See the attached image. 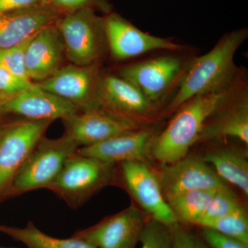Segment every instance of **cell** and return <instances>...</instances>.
<instances>
[{
	"mask_svg": "<svg viewBox=\"0 0 248 248\" xmlns=\"http://www.w3.org/2000/svg\"><path fill=\"white\" fill-rule=\"evenodd\" d=\"M248 37L247 28L228 32L208 53L194 58L183 71L166 115L174 113L196 96L228 87L239 72L234 63L235 54Z\"/></svg>",
	"mask_w": 248,
	"mask_h": 248,
	"instance_id": "cell-1",
	"label": "cell"
},
{
	"mask_svg": "<svg viewBox=\"0 0 248 248\" xmlns=\"http://www.w3.org/2000/svg\"><path fill=\"white\" fill-rule=\"evenodd\" d=\"M229 86L196 96L181 106L162 133L155 136L152 157L161 164H170L187 156L191 147L197 143L205 121Z\"/></svg>",
	"mask_w": 248,
	"mask_h": 248,
	"instance_id": "cell-2",
	"label": "cell"
},
{
	"mask_svg": "<svg viewBox=\"0 0 248 248\" xmlns=\"http://www.w3.org/2000/svg\"><path fill=\"white\" fill-rule=\"evenodd\" d=\"M117 164L73 153L47 187L73 210L81 208L108 186L115 184Z\"/></svg>",
	"mask_w": 248,
	"mask_h": 248,
	"instance_id": "cell-3",
	"label": "cell"
},
{
	"mask_svg": "<svg viewBox=\"0 0 248 248\" xmlns=\"http://www.w3.org/2000/svg\"><path fill=\"white\" fill-rule=\"evenodd\" d=\"M79 148L65 134L57 139L43 137L16 174L5 200L46 189L58 176L67 158Z\"/></svg>",
	"mask_w": 248,
	"mask_h": 248,
	"instance_id": "cell-4",
	"label": "cell"
},
{
	"mask_svg": "<svg viewBox=\"0 0 248 248\" xmlns=\"http://www.w3.org/2000/svg\"><path fill=\"white\" fill-rule=\"evenodd\" d=\"M64 44L65 56L73 64L95 65L108 47L104 18L91 7L67 14L55 22Z\"/></svg>",
	"mask_w": 248,
	"mask_h": 248,
	"instance_id": "cell-5",
	"label": "cell"
},
{
	"mask_svg": "<svg viewBox=\"0 0 248 248\" xmlns=\"http://www.w3.org/2000/svg\"><path fill=\"white\" fill-rule=\"evenodd\" d=\"M19 118L0 124V202L36 145L53 123Z\"/></svg>",
	"mask_w": 248,
	"mask_h": 248,
	"instance_id": "cell-6",
	"label": "cell"
},
{
	"mask_svg": "<svg viewBox=\"0 0 248 248\" xmlns=\"http://www.w3.org/2000/svg\"><path fill=\"white\" fill-rule=\"evenodd\" d=\"M232 138L248 144V89L240 71L205 121L197 143Z\"/></svg>",
	"mask_w": 248,
	"mask_h": 248,
	"instance_id": "cell-7",
	"label": "cell"
},
{
	"mask_svg": "<svg viewBox=\"0 0 248 248\" xmlns=\"http://www.w3.org/2000/svg\"><path fill=\"white\" fill-rule=\"evenodd\" d=\"M126 189L152 219L167 226L178 223L165 200L156 172L143 161H125L117 164L115 184Z\"/></svg>",
	"mask_w": 248,
	"mask_h": 248,
	"instance_id": "cell-8",
	"label": "cell"
},
{
	"mask_svg": "<svg viewBox=\"0 0 248 248\" xmlns=\"http://www.w3.org/2000/svg\"><path fill=\"white\" fill-rule=\"evenodd\" d=\"M97 102L99 107L144 126L157 115V105L120 76H101Z\"/></svg>",
	"mask_w": 248,
	"mask_h": 248,
	"instance_id": "cell-9",
	"label": "cell"
},
{
	"mask_svg": "<svg viewBox=\"0 0 248 248\" xmlns=\"http://www.w3.org/2000/svg\"><path fill=\"white\" fill-rule=\"evenodd\" d=\"M146 223L143 213L131 205L71 236L97 248H136Z\"/></svg>",
	"mask_w": 248,
	"mask_h": 248,
	"instance_id": "cell-10",
	"label": "cell"
},
{
	"mask_svg": "<svg viewBox=\"0 0 248 248\" xmlns=\"http://www.w3.org/2000/svg\"><path fill=\"white\" fill-rule=\"evenodd\" d=\"M62 120L65 135L79 148L92 146L121 134L145 127L101 107L81 111Z\"/></svg>",
	"mask_w": 248,
	"mask_h": 248,
	"instance_id": "cell-11",
	"label": "cell"
},
{
	"mask_svg": "<svg viewBox=\"0 0 248 248\" xmlns=\"http://www.w3.org/2000/svg\"><path fill=\"white\" fill-rule=\"evenodd\" d=\"M101 75L96 65L62 66L53 76L35 83L45 90L75 104L80 112L99 107L98 88Z\"/></svg>",
	"mask_w": 248,
	"mask_h": 248,
	"instance_id": "cell-12",
	"label": "cell"
},
{
	"mask_svg": "<svg viewBox=\"0 0 248 248\" xmlns=\"http://www.w3.org/2000/svg\"><path fill=\"white\" fill-rule=\"evenodd\" d=\"M164 197L186 191H232L202 156H186L170 164H161L156 172Z\"/></svg>",
	"mask_w": 248,
	"mask_h": 248,
	"instance_id": "cell-13",
	"label": "cell"
},
{
	"mask_svg": "<svg viewBox=\"0 0 248 248\" xmlns=\"http://www.w3.org/2000/svg\"><path fill=\"white\" fill-rule=\"evenodd\" d=\"M108 47L117 60H126L153 50L177 51L182 46L170 39L150 35L140 30L119 15L104 17Z\"/></svg>",
	"mask_w": 248,
	"mask_h": 248,
	"instance_id": "cell-14",
	"label": "cell"
},
{
	"mask_svg": "<svg viewBox=\"0 0 248 248\" xmlns=\"http://www.w3.org/2000/svg\"><path fill=\"white\" fill-rule=\"evenodd\" d=\"M182 59L164 56L124 66L119 75L136 86L151 102L157 105L182 76Z\"/></svg>",
	"mask_w": 248,
	"mask_h": 248,
	"instance_id": "cell-15",
	"label": "cell"
},
{
	"mask_svg": "<svg viewBox=\"0 0 248 248\" xmlns=\"http://www.w3.org/2000/svg\"><path fill=\"white\" fill-rule=\"evenodd\" d=\"M79 112V108L75 104L41 89L35 83L29 89L0 103V117L17 115L26 120L54 122Z\"/></svg>",
	"mask_w": 248,
	"mask_h": 248,
	"instance_id": "cell-16",
	"label": "cell"
},
{
	"mask_svg": "<svg viewBox=\"0 0 248 248\" xmlns=\"http://www.w3.org/2000/svg\"><path fill=\"white\" fill-rule=\"evenodd\" d=\"M156 134L154 128L145 126L92 146L81 147L77 153L112 164L131 161L148 163Z\"/></svg>",
	"mask_w": 248,
	"mask_h": 248,
	"instance_id": "cell-17",
	"label": "cell"
},
{
	"mask_svg": "<svg viewBox=\"0 0 248 248\" xmlns=\"http://www.w3.org/2000/svg\"><path fill=\"white\" fill-rule=\"evenodd\" d=\"M55 22L37 32L28 46L25 67L31 81L48 79L62 67L64 44Z\"/></svg>",
	"mask_w": 248,
	"mask_h": 248,
	"instance_id": "cell-18",
	"label": "cell"
},
{
	"mask_svg": "<svg viewBox=\"0 0 248 248\" xmlns=\"http://www.w3.org/2000/svg\"><path fill=\"white\" fill-rule=\"evenodd\" d=\"M60 16V13L48 4L0 14V52L22 43Z\"/></svg>",
	"mask_w": 248,
	"mask_h": 248,
	"instance_id": "cell-19",
	"label": "cell"
},
{
	"mask_svg": "<svg viewBox=\"0 0 248 248\" xmlns=\"http://www.w3.org/2000/svg\"><path fill=\"white\" fill-rule=\"evenodd\" d=\"M246 153L234 147H212L202 156L222 180L248 195V161Z\"/></svg>",
	"mask_w": 248,
	"mask_h": 248,
	"instance_id": "cell-20",
	"label": "cell"
},
{
	"mask_svg": "<svg viewBox=\"0 0 248 248\" xmlns=\"http://www.w3.org/2000/svg\"><path fill=\"white\" fill-rule=\"evenodd\" d=\"M218 190L186 191L166 196L165 200L178 223L186 226L197 225L206 212L215 192Z\"/></svg>",
	"mask_w": 248,
	"mask_h": 248,
	"instance_id": "cell-21",
	"label": "cell"
},
{
	"mask_svg": "<svg viewBox=\"0 0 248 248\" xmlns=\"http://www.w3.org/2000/svg\"><path fill=\"white\" fill-rule=\"evenodd\" d=\"M0 233L25 245L27 248H97L76 238L58 239L45 234L33 222L28 221L24 228L0 225Z\"/></svg>",
	"mask_w": 248,
	"mask_h": 248,
	"instance_id": "cell-22",
	"label": "cell"
},
{
	"mask_svg": "<svg viewBox=\"0 0 248 248\" xmlns=\"http://www.w3.org/2000/svg\"><path fill=\"white\" fill-rule=\"evenodd\" d=\"M198 226L213 230L248 244V219L246 211L203 221Z\"/></svg>",
	"mask_w": 248,
	"mask_h": 248,
	"instance_id": "cell-23",
	"label": "cell"
},
{
	"mask_svg": "<svg viewBox=\"0 0 248 248\" xmlns=\"http://www.w3.org/2000/svg\"><path fill=\"white\" fill-rule=\"evenodd\" d=\"M246 211L243 205L236 199L233 190H218L215 192L203 217L196 226L202 222L215 219L232 214Z\"/></svg>",
	"mask_w": 248,
	"mask_h": 248,
	"instance_id": "cell-24",
	"label": "cell"
},
{
	"mask_svg": "<svg viewBox=\"0 0 248 248\" xmlns=\"http://www.w3.org/2000/svg\"><path fill=\"white\" fill-rule=\"evenodd\" d=\"M140 242L142 248H172L169 227L152 218L146 221Z\"/></svg>",
	"mask_w": 248,
	"mask_h": 248,
	"instance_id": "cell-25",
	"label": "cell"
},
{
	"mask_svg": "<svg viewBox=\"0 0 248 248\" xmlns=\"http://www.w3.org/2000/svg\"><path fill=\"white\" fill-rule=\"evenodd\" d=\"M33 36L13 48L0 52V66L19 78L30 80L26 71L25 56L28 46Z\"/></svg>",
	"mask_w": 248,
	"mask_h": 248,
	"instance_id": "cell-26",
	"label": "cell"
},
{
	"mask_svg": "<svg viewBox=\"0 0 248 248\" xmlns=\"http://www.w3.org/2000/svg\"><path fill=\"white\" fill-rule=\"evenodd\" d=\"M169 228L172 248H210L201 235L196 234L186 225L176 223Z\"/></svg>",
	"mask_w": 248,
	"mask_h": 248,
	"instance_id": "cell-27",
	"label": "cell"
},
{
	"mask_svg": "<svg viewBox=\"0 0 248 248\" xmlns=\"http://www.w3.org/2000/svg\"><path fill=\"white\" fill-rule=\"evenodd\" d=\"M34 83L23 79L0 66V103L31 88Z\"/></svg>",
	"mask_w": 248,
	"mask_h": 248,
	"instance_id": "cell-28",
	"label": "cell"
},
{
	"mask_svg": "<svg viewBox=\"0 0 248 248\" xmlns=\"http://www.w3.org/2000/svg\"><path fill=\"white\" fill-rule=\"evenodd\" d=\"M200 235L210 248H248V244L206 228H201Z\"/></svg>",
	"mask_w": 248,
	"mask_h": 248,
	"instance_id": "cell-29",
	"label": "cell"
},
{
	"mask_svg": "<svg viewBox=\"0 0 248 248\" xmlns=\"http://www.w3.org/2000/svg\"><path fill=\"white\" fill-rule=\"evenodd\" d=\"M46 4L51 6L59 13L67 14L74 12L84 8L91 7L97 0H46Z\"/></svg>",
	"mask_w": 248,
	"mask_h": 248,
	"instance_id": "cell-30",
	"label": "cell"
},
{
	"mask_svg": "<svg viewBox=\"0 0 248 248\" xmlns=\"http://www.w3.org/2000/svg\"><path fill=\"white\" fill-rule=\"evenodd\" d=\"M42 4H46V0H0V14Z\"/></svg>",
	"mask_w": 248,
	"mask_h": 248,
	"instance_id": "cell-31",
	"label": "cell"
},
{
	"mask_svg": "<svg viewBox=\"0 0 248 248\" xmlns=\"http://www.w3.org/2000/svg\"><path fill=\"white\" fill-rule=\"evenodd\" d=\"M0 248H18L16 247H7V246H4L0 244Z\"/></svg>",
	"mask_w": 248,
	"mask_h": 248,
	"instance_id": "cell-32",
	"label": "cell"
}]
</instances>
